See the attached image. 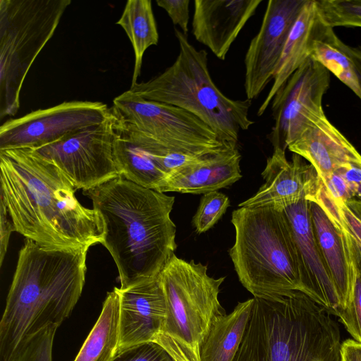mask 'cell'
<instances>
[{"mask_svg":"<svg viewBox=\"0 0 361 361\" xmlns=\"http://www.w3.org/2000/svg\"><path fill=\"white\" fill-rule=\"evenodd\" d=\"M262 0H195L192 32L220 60L230 48Z\"/></svg>","mask_w":361,"mask_h":361,"instance_id":"17","label":"cell"},{"mask_svg":"<svg viewBox=\"0 0 361 361\" xmlns=\"http://www.w3.org/2000/svg\"><path fill=\"white\" fill-rule=\"evenodd\" d=\"M228 197L218 191L204 194L200 200L192 224L197 233L207 231L221 218L229 207Z\"/></svg>","mask_w":361,"mask_h":361,"instance_id":"30","label":"cell"},{"mask_svg":"<svg viewBox=\"0 0 361 361\" xmlns=\"http://www.w3.org/2000/svg\"><path fill=\"white\" fill-rule=\"evenodd\" d=\"M154 342L161 345L173 361H200V354L184 341L160 332Z\"/></svg>","mask_w":361,"mask_h":361,"instance_id":"32","label":"cell"},{"mask_svg":"<svg viewBox=\"0 0 361 361\" xmlns=\"http://www.w3.org/2000/svg\"><path fill=\"white\" fill-rule=\"evenodd\" d=\"M262 176L264 184L239 207L271 205L283 209L303 199L312 201L320 185L319 176L312 164L294 153L288 161L285 150L279 147L274 148Z\"/></svg>","mask_w":361,"mask_h":361,"instance_id":"14","label":"cell"},{"mask_svg":"<svg viewBox=\"0 0 361 361\" xmlns=\"http://www.w3.org/2000/svg\"><path fill=\"white\" fill-rule=\"evenodd\" d=\"M253 299L233 361H341L337 322L305 293Z\"/></svg>","mask_w":361,"mask_h":361,"instance_id":"4","label":"cell"},{"mask_svg":"<svg viewBox=\"0 0 361 361\" xmlns=\"http://www.w3.org/2000/svg\"><path fill=\"white\" fill-rule=\"evenodd\" d=\"M329 83V71L310 57L278 90L271 101L274 124L268 135L274 148L286 150L324 111L322 99Z\"/></svg>","mask_w":361,"mask_h":361,"instance_id":"12","label":"cell"},{"mask_svg":"<svg viewBox=\"0 0 361 361\" xmlns=\"http://www.w3.org/2000/svg\"><path fill=\"white\" fill-rule=\"evenodd\" d=\"M345 45L334 29L327 25L314 40L310 57L332 73L361 99L353 64L345 52Z\"/></svg>","mask_w":361,"mask_h":361,"instance_id":"25","label":"cell"},{"mask_svg":"<svg viewBox=\"0 0 361 361\" xmlns=\"http://www.w3.org/2000/svg\"><path fill=\"white\" fill-rule=\"evenodd\" d=\"M0 200V266H1L11 234L15 231V228L4 200L1 198Z\"/></svg>","mask_w":361,"mask_h":361,"instance_id":"35","label":"cell"},{"mask_svg":"<svg viewBox=\"0 0 361 361\" xmlns=\"http://www.w3.org/2000/svg\"><path fill=\"white\" fill-rule=\"evenodd\" d=\"M310 202L316 240L334 284L343 311L350 294L348 264L343 235L324 209L318 203Z\"/></svg>","mask_w":361,"mask_h":361,"instance_id":"21","label":"cell"},{"mask_svg":"<svg viewBox=\"0 0 361 361\" xmlns=\"http://www.w3.org/2000/svg\"><path fill=\"white\" fill-rule=\"evenodd\" d=\"M118 133L111 108L102 123L34 149L54 164L77 189L90 190L120 176L115 159Z\"/></svg>","mask_w":361,"mask_h":361,"instance_id":"10","label":"cell"},{"mask_svg":"<svg viewBox=\"0 0 361 361\" xmlns=\"http://www.w3.org/2000/svg\"><path fill=\"white\" fill-rule=\"evenodd\" d=\"M345 50L352 61L361 92V46L355 47L345 45Z\"/></svg>","mask_w":361,"mask_h":361,"instance_id":"38","label":"cell"},{"mask_svg":"<svg viewBox=\"0 0 361 361\" xmlns=\"http://www.w3.org/2000/svg\"><path fill=\"white\" fill-rule=\"evenodd\" d=\"M347 255L350 294L339 318L355 341L361 343V259L349 237L341 230Z\"/></svg>","mask_w":361,"mask_h":361,"instance_id":"27","label":"cell"},{"mask_svg":"<svg viewBox=\"0 0 361 361\" xmlns=\"http://www.w3.org/2000/svg\"><path fill=\"white\" fill-rule=\"evenodd\" d=\"M240 159L238 148L208 156L175 172L161 192L204 195L228 187L242 177Z\"/></svg>","mask_w":361,"mask_h":361,"instance_id":"20","label":"cell"},{"mask_svg":"<svg viewBox=\"0 0 361 361\" xmlns=\"http://www.w3.org/2000/svg\"><path fill=\"white\" fill-rule=\"evenodd\" d=\"M112 361H173L168 352L156 342H147L118 353Z\"/></svg>","mask_w":361,"mask_h":361,"instance_id":"31","label":"cell"},{"mask_svg":"<svg viewBox=\"0 0 361 361\" xmlns=\"http://www.w3.org/2000/svg\"><path fill=\"white\" fill-rule=\"evenodd\" d=\"M1 198L15 231L45 246L77 248L101 243L99 214L82 206L76 188L34 149L0 151Z\"/></svg>","mask_w":361,"mask_h":361,"instance_id":"1","label":"cell"},{"mask_svg":"<svg viewBox=\"0 0 361 361\" xmlns=\"http://www.w3.org/2000/svg\"><path fill=\"white\" fill-rule=\"evenodd\" d=\"M111 108L121 121L156 146L166 181L185 166L209 155L237 148L236 144L223 140L191 113L173 105L145 99L130 90L116 97Z\"/></svg>","mask_w":361,"mask_h":361,"instance_id":"7","label":"cell"},{"mask_svg":"<svg viewBox=\"0 0 361 361\" xmlns=\"http://www.w3.org/2000/svg\"><path fill=\"white\" fill-rule=\"evenodd\" d=\"M350 185L355 198L361 201V164H348L336 170Z\"/></svg>","mask_w":361,"mask_h":361,"instance_id":"36","label":"cell"},{"mask_svg":"<svg viewBox=\"0 0 361 361\" xmlns=\"http://www.w3.org/2000/svg\"><path fill=\"white\" fill-rule=\"evenodd\" d=\"M312 201L318 203L334 224L349 237L361 259V201L357 199L345 202L334 201L321 179L319 190Z\"/></svg>","mask_w":361,"mask_h":361,"instance_id":"26","label":"cell"},{"mask_svg":"<svg viewBox=\"0 0 361 361\" xmlns=\"http://www.w3.org/2000/svg\"><path fill=\"white\" fill-rule=\"evenodd\" d=\"M159 276L166 303L161 332L184 341L200 354V343L212 320L225 313L219 300L224 277H211L207 266L175 254Z\"/></svg>","mask_w":361,"mask_h":361,"instance_id":"9","label":"cell"},{"mask_svg":"<svg viewBox=\"0 0 361 361\" xmlns=\"http://www.w3.org/2000/svg\"><path fill=\"white\" fill-rule=\"evenodd\" d=\"M179 53L171 66L146 82L130 87L149 101L183 109L197 116L225 142L238 144L239 133L254 123L248 116L251 100H234L215 85L208 69L207 53L197 49L188 35L175 28Z\"/></svg>","mask_w":361,"mask_h":361,"instance_id":"6","label":"cell"},{"mask_svg":"<svg viewBox=\"0 0 361 361\" xmlns=\"http://www.w3.org/2000/svg\"><path fill=\"white\" fill-rule=\"evenodd\" d=\"M128 37L135 54L131 86L140 75L145 51L159 42V34L150 0H128L120 19L116 23Z\"/></svg>","mask_w":361,"mask_h":361,"instance_id":"24","label":"cell"},{"mask_svg":"<svg viewBox=\"0 0 361 361\" xmlns=\"http://www.w3.org/2000/svg\"><path fill=\"white\" fill-rule=\"evenodd\" d=\"M310 202L303 199L284 208L290 222L302 269V292L331 315L342 312L338 296L316 240Z\"/></svg>","mask_w":361,"mask_h":361,"instance_id":"16","label":"cell"},{"mask_svg":"<svg viewBox=\"0 0 361 361\" xmlns=\"http://www.w3.org/2000/svg\"><path fill=\"white\" fill-rule=\"evenodd\" d=\"M341 361H361V343L348 339L341 345Z\"/></svg>","mask_w":361,"mask_h":361,"instance_id":"37","label":"cell"},{"mask_svg":"<svg viewBox=\"0 0 361 361\" xmlns=\"http://www.w3.org/2000/svg\"><path fill=\"white\" fill-rule=\"evenodd\" d=\"M82 192L102 220L101 243L116 264L120 288L158 276L177 247L175 197L122 176Z\"/></svg>","mask_w":361,"mask_h":361,"instance_id":"2","label":"cell"},{"mask_svg":"<svg viewBox=\"0 0 361 361\" xmlns=\"http://www.w3.org/2000/svg\"><path fill=\"white\" fill-rule=\"evenodd\" d=\"M254 299L238 302L228 314L216 316L200 345V361H233L250 318Z\"/></svg>","mask_w":361,"mask_h":361,"instance_id":"22","label":"cell"},{"mask_svg":"<svg viewBox=\"0 0 361 361\" xmlns=\"http://www.w3.org/2000/svg\"><path fill=\"white\" fill-rule=\"evenodd\" d=\"M156 3L166 11L173 24L178 25L188 35L190 0H157Z\"/></svg>","mask_w":361,"mask_h":361,"instance_id":"34","label":"cell"},{"mask_svg":"<svg viewBox=\"0 0 361 361\" xmlns=\"http://www.w3.org/2000/svg\"><path fill=\"white\" fill-rule=\"evenodd\" d=\"M90 247L56 248L26 238L0 322V358L6 361L26 337L59 326L73 312L85 282Z\"/></svg>","mask_w":361,"mask_h":361,"instance_id":"3","label":"cell"},{"mask_svg":"<svg viewBox=\"0 0 361 361\" xmlns=\"http://www.w3.org/2000/svg\"><path fill=\"white\" fill-rule=\"evenodd\" d=\"M59 326L49 325L25 338L6 361H52V348Z\"/></svg>","mask_w":361,"mask_h":361,"instance_id":"28","label":"cell"},{"mask_svg":"<svg viewBox=\"0 0 361 361\" xmlns=\"http://www.w3.org/2000/svg\"><path fill=\"white\" fill-rule=\"evenodd\" d=\"M320 179L325 190L334 201L345 202L355 198L350 185L338 171L320 177Z\"/></svg>","mask_w":361,"mask_h":361,"instance_id":"33","label":"cell"},{"mask_svg":"<svg viewBox=\"0 0 361 361\" xmlns=\"http://www.w3.org/2000/svg\"><path fill=\"white\" fill-rule=\"evenodd\" d=\"M231 223L235 243L228 253L240 282L255 298L302 292L300 254L284 209L240 207Z\"/></svg>","mask_w":361,"mask_h":361,"instance_id":"5","label":"cell"},{"mask_svg":"<svg viewBox=\"0 0 361 361\" xmlns=\"http://www.w3.org/2000/svg\"><path fill=\"white\" fill-rule=\"evenodd\" d=\"M119 319V297L114 288L74 361H112L118 351Z\"/></svg>","mask_w":361,"mask_h":361,"instance_id":"23","label":"cell"},{"mask_svg":"<svg viewBox=\"0 0 361 361\" xmlns=\"http://www.w3.org/2000/svg\"><path fill=\"white\" fill-rule=\"evenodd\" d=\"M109 114L100 102L71 101L9 119L0 127V151L36 149L83 128L99 124Z\"/></svg>","mask_w":361,"mask_h":361,"instance_id":"11","label":"cell"},{"mask_svg":"<svg viewBox=\"0 0 361 361\" xmlns=\"http://www.w3.org/2000/svg\"><path fill=\"white\" fill-rule=\"evenodd\" d=\"M114 288L120 305L118 353L135 345L154 342L162 330L166 314V298L159 275L126 288Z\"/></svg>","mask_w":361,"mask_h":361,"instance_id":"15","label":"cell"},{"mask_svg":"<svg viewBox=\"0 0 361 361\" xmlns=\"http://www.w3.org/2000/svg\"><path fill=\"white\" fill-rule=\"evenodd\" d=\"M306 0H269L260 28L245 56L247 99L257 98L273 80L284 44Z\"/></svg>","mask_w":361,"mask_h":361,"instance_id":"13","label":"cell"},{"mask_svg":"<svg viewBox=\"0 0 361 361\" xmlns=\"http://www.w3.org/2000/svg\"><path fill=\"white\" fill-rule=\"evenodd\" d=\"M324 23L338 26L361 27V0H315Z\"/></svg>","mask_w":361,"mask_h":361,"instance_id":"29","label":"cell"},{"mask_svg":"<svg viewBox=\"0 0 361 361\" xmlns=\"http://www.w3.org/2000/svg\"><path fill=\"white\" fill-rule=\"evenodd\" d=\"M327 26L315 0H306L284 44L273 78V84L257 114H264L278 90L307 59L310 58L313 43Z\"/></svg>","mask_w":361,"mask_h":361,"instance_id":"19","label":"cell"},{"mask_svg":"<svg viewBox=\"0 0 361 361\" xmlns=\"http://www.w3.org/2000/svg\"><path fill=\"white\" fill-rule=\"evenodd\" d=\"M71 0H0V118L13 116L34 61Z\"/></svg>","mask_w":361,"mask_h":361,"instance_id":"8","label":"cell"},{"mask_svg":"<svg viewBox=\"0 0 361 361\" xmlns=\"http://www.w3.org/2000/svg\"><path fill=\"white\" fill-rule=\"evenodd\" d=\"M287 148L307 160L320 177L348 164H361V154L324 111L315 115Z\"/></svg>","mask_w":361,"mask_h":361,"instance_id":"18","label":"cell"}]
</instances>
